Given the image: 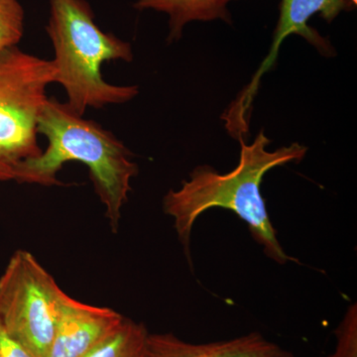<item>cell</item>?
Here are the masks:
<instances>
[{
    "instance_id": "6da1fadb",
    "label": "cell",
    "mask_w": 357,
    "mask_h": 357,
    "mask_svg": "<svg viewBox=\"0 0 357 357\" xmlns=\"http://www.w3.org/2000/svg\"><path fill=\"white\" fill-rule=\"evenodd\" d=\"M241 143L238 165L229 173L222 174L213 167H196L188 181L178 190H170L163 199V210L174 220L178 241L192 262L190 241L197 220L211 208H222L234 211L246 225L265 255L278 264L297 261L285 252L277 237L276 229L261 195L262 178L272 169L298 163L307 154V147L292 143L269 151V138L263 130L251 144L243 138Z\"/></svg>"
},
{
    "instance_id": "7a4b0ae2",
    "label": "cell",
    "mask_w": 357,
    "mask_h": 357,
    "mask_svg": "<svg viewBox=\"0 0 357 357\" xmlns=\"http://www.w3.org/2000/svg\"><path fill=\"white\" fill-rule=\"evenodd\" d=\"M38 133L47 138L48 146L36 158L21 163L14 181L46 187L62 185L57 174L64 164L79 162L88 167L105 217L112 231H116L131 192V180L138 175V165L128 148L98 122L84 119L54 98L45 102Z\"/></svg>"
},
{
    "instance_id": "3957f363",
    "label": "cell",
    "mask_w": 357,
    "mask_h": 357,
    "mask_svg": "<svg viewBox=\"0 0 357 357\" xmlns=\"http://www.w3.org/2000/svg\"><path fill=\"white\" fill-rule=\"evenodd\" d=\"M50 16L46 31L53 44L55 83L67 93V105L84 115L89 107L102 109L122 105L139 93L137 86H115L105 82L102 65L107 61L130 63L128 42L103 32L86 0H49Z\"/></svg>"
},
{
    "instance_id": "277c9868",
    "label": "cell",
    "mask_w": 357,
    "mask_h": 357,
    "mask_svg": "<svg viewBox=\"0 0 357 357\" xmlns=\"http://www.w3.org/2000/svg\"><path fill=\"white\" fill-rule=\"evenodd\" d=\"M55 79L52 61L17 46L0 52V182L15 180L20 164L42 153L38 119Z\"/></svg>"
},
{
    "instance_id": "5b68a950",
    "label": "cell",
    "mask_w": 357,
    "mask_h": 357,
    "mask_svg": "<svg viewBox=\"0 0 357 357\" xmlns=\"http://www.w3.org/2000/svg\"><path fill=\"white\" fill-rule=\"evenodd\" d=\"M62 290L29 251H15L0 276V321L34 357H46Z\"/></svg>"
},
{
    "instance_id": "8992f818",
    "label": "cell",
    "mask_w": 357,
    "mask_h": 357,
    "mask_svg": "<svg viewBox=\"0 0 357 357\" xmlns=\"http://www.w3.org/2000/svg\"><path fill=\"white\" fill-rule=\"evenodd\" d=\"M356 7L351 0H281L280 16L275 28L273 43L269 54L256 73L252 83L237 100L236 105L230 109L231 112L241 119L245 117L262 75L273 66L278 56L279 47L290 35H299L319 53L332 56V45L309 25V21L312 16L319 14L326 22L332 23L342 11L352 10Z\"/></svg>"
},
{
    "instance_id": "52a82bcc",
    "label": "cell",
    "mask_w": 357,
    "mask_h": 357,
    "mask_svg": "<svg viewBox=\"0 0 357 357\" xmlns=\"http://www.w3.org/2000/svg\"><path fill=\"white\" fill-rule=\"evenodd\" d=\"M123 321L124 317L110 307L86 304L64 293L46 357H86L112 337Z\"/></svg>"
},
{
    "instance_id": "ba28073f",
    "label": "cell",
    "mask_w": 357,
    "mask_h": 357,
    "mask_svg": "<svg viewBox=\"0 0 357 357\" xmlns=\"http://www.w3.org/2000/svg\"><path fill=\"white\" fill-rule=\"evenodd\" d=\"M145 357H293L280 345L260 333H249L231 340L192 344L173 333H149Z\"/></svg>"
},
{
    "instance_id": "9c48e42d",
    "label": "cell",
    "mask_w": 357,
    "mask_h": 357,
    "mask_svg": "<svg viewBox=\"0 0 357 357\" xmlns=\"http://www.w3.org/2000/svg\"><path fill=\"white\" fill-rule=\"evenodd\" d=\"M232 0H138L134 8L153 9L169 16L168 42L178 41L185 25L192 21L222 20L231 24V14L227 6Z\"/></svg>"
},
{
    "instance_id": "30bf717a",
    "label": "cell",
    "mask_w": 357,
    "mask_h": 357,
    "mask_svg": "<svg viewBox=\"0 0 357 357\" xmlns=\"http://www.w3.org/2000/svg\"><path fill=\"white\" fill-rule=\"evenodd\" d=\"M146 326L124 318L121 328L86 357H145Z\"/></svg>"
},
{
    "instance_id": "8fae6325",
    "label": "cell",
    "mask_w": 357,
    "mask_h": 357,
    "mask_svg": "<svg viewBox=\"0 0 357 357\" xmlns=\"http://www.w3.org/2000/svg\"><path fill=\"white\" fill-rule=\"evenodd\" d=\"M24 20L20 0H0V52L20 44L24 34Z\"/></svg>"
},
{
    "instance_id": "7c38bea8",
    "label": "cell",
    "mask_w": 357,
    "mask_h": 357,
    "mask_svg": "<svg viewBox=\"0 0 357 357\" xmlns=\"http://www.w3.org/2000/svg\"><path fill=\"white\" fill-rule=\"evenodd\" d=\"M335 347L328 357H357V305L347 307L335 331Z\"/></svg>"
},
{
    "instance_id": "4fadbf2b",
    "label": "cell",
    "mask_w": 357,
    "mask_h": 357,
    "mask_svg": "<svg viewBox=\"0 0 357 357\" xmlns=\"http://www.w3.org/2000/svg\"><path fill=\"white\" fill-rule=\"evenodd\" d=\"M0 357H34L27 349L14 340L0 321Z\"/></svg>"
},
{
    "instance_id": "5bb4252c",
    "label": "cell",
    "mask_w": 357,
    "mask_h": 357,
    "mask_svg": "<svg viewBox=\"0 0 357 357\" xmlns=\"http://www.w3.org/2000/svg\"><path fill=\"white\" fill-rule=\"evenodd\" d=\"M352 3L354 4V6H356L357 4V0H351Z\"/></svg>"
}]
</instances>
